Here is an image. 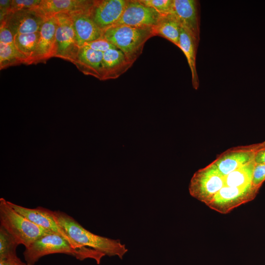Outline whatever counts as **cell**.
<instances>
[{"label":"cell","instance_id":"cell-1","mask_svg":"<svg viewBox=\"0 0 265 265\" xmlns=\"http://www.w3.org/2000/svg\"><path fill=\"white\" fill-rule=\"evenodd\" d=\"M53 216L68 237L81 247L91 248L105 255L110 257L117 256L121 259L128 251L125 245L121 243L119 240L91 233L64 212L53 211Z\"/></svg>","mask_w":265,"mask_h":265},{"label":"cell","instance_id":"cell-2","mask_svg":"<svg viewBox=\"0 0 265 265\" xmlns=\"http://www.w3.org/2000/svg\"><path fill=\"white\" fill-rule=\"evenodd\" d=\"M65 254L72 256L80 261L90 258L97 264L105 255L91 248L84 250L75 249L61 236L55 233L46 234L36 240L23 253L27 265H34L39 260L46 255L53 254Z\"/></svg>","mask_w":265,"mask_h":265},{"label":"cell","instance_id":"cell-3","mask_svg":"<svg viewBox=\"0 0 265 265\" xmlns=\"http://www.w3.org/2000/svg\"><path fill=\"white\" fill-rule=\"evenodd\" d=\"M154 36L153 27L116 25L105 30L103 38L121 50L133 63L141 54L146 42Z\"/></svg>","mask_w":265,"mask_h":265},{"label":"cell","instance_id":"cell-4","mask_svg":"<svg viewBox=\"0 0 265 265\" xmlns=\"http://www.w3.org/2000/svg\"><path fill=\"white\" fill-rule=\"evenodd\" d=\"M0 225L25 248L43 236L52 233L16 212L3 198H0Z\"/></svg>","mask_w":265,"mask_h":265},{"label":"cell","instance_id":"cell-5","mask_svg":"<svg viewBox=\"0 0 265 265\" xmlns=\"http://www.w3.org/2000/svg\"><path fill=\"white\" fill-rule=\"evenodd\" d=\"M225 186V177L212 162L194 173L188 186L190 195L207 205Z\"/></svg>","mask_w":265,"mask_h":265},{"label":"cell","instance_id":"cell-6","mask_svg":"<svg viewBox=\"0 0 265 265\" xmlns=\"http://www.w3.org/2000/svg\"><path fill=\"white\" fill-rule=\"evenodd\" d=\"M259 189L252 184L239 187L225 186L207 205L222 214H227L238 207L253 200Z\"/></svg>","mask_w":265,"mask_h":265},{"label":"cell","instance_id":"cell-7","mask_svg":"<svg viewBox=\"0 0 265 265\" xmlns=\"http://www.w3.org/2000/svg\"><path fill=\"white\" fill-rule=\"evenodd\" d=\"M265 146V141L230 148L219 155L212 162L226 176L233 171L254 160L257 152Z\"/></svg>","mask_w":265,"mask_h":265},{"label":"cell","instance_id":"cell-8","mask_svg":"<svg viewBox=\"0 0 265 265\" xmlns=\"http://www.w3.org/2000/svg\"><path fill=\"white\" fill-rule=\"evenodd\" d=\"M55 16L57 22L55 57L74 64L80 48L77 41L71 15L70 13H61Z\"/></svg>","mask_w":265,"mask_h":265},{"label":"cell","instance_id":"cell-9","mask_svg":"<svg viewBox=\"0 0 265 265\" xmlns=\"http://www.w3.org/2000/svg\"><path fill=\"white\" fill-rule=\"evenodd\" d=\"M7 203L16 212L34 224L64 238L75 249L84 250L89 248L79 246L68 237L54 219L53 211L42 207L27 208L8 201Z\"/></svg>","mask_w":265,"mask_h":265},{"label":"cell","instance_id":"cell-10","mask_svg":"<svg viewBox=\"0 0 265 265\" xmlns=\"http://www.w3.org/2000/svg\"><path fill=\"white\" fill-rule=\"evenodd\" d=\"M46 20L45 17L36 8L10 13L0 23L5 25L14 36L17 34L39 32Z\"/></svg>","mask_w":265,"mask_h":265},{"label":"cell","instance_id":"cell-11","mask_svg":"<svg viewBox=\"0 0 265 265\" xmlns=\"http://www.w3.org/2000/svg\"><path fill=\"white\" fill-rule=\"evenodd\" d=\"M161 15L154 8L141 3L138 0H128L121 18L114 26L154 27Z\"/></svg>","mask_w":265,"mask_h":265},{"label":"cell","instance_id":"cell-12","mask_svg":"<svg viewBox=\"0 0 265 265\" xmlns=\"http://www.w3.org/2000/svg\"><path fill=\"white\" fill-rule=\"evenodd\" d=\"M127 2L128 0H94L89 14L94 22L104 31L119 20Z\"/></svg>","mask_w":265,"mask_h":265},{"label":"cell","instance_id":"cell-13","mask_svg":"<svg viewBox=\"0 0 265 265\" xmlns=\"http://www.w3.org/2000/svg\"><path fill=\"white\" fill-rule=\"evenodd\" d=\"M199 2L196 0H173L171 13L198 42L200 41Z\"/></svg>","mask_w":265,"mask_h":265},{"label":"cell","instance_id":"cell-14","mask_svg":"<svg viewBox=\"0 0 265 265\" xmlns=\"http://www.w3.org/2000/svg\"><path fill=\"white\" fill-rule=\"evenodd\" d=\"M56 26L55 16L47 19L43 23L40 29L37 45L29 64L45 63L50 58L55 57Z\"/></svg>","mask_w":265,"mask_h":265},{"label":"cell","instance_id":"cell-15","mask_svg":"<svg viewBox=\"0 0 265 265\" xmlns=\"http://www.w3.org/2000/svg\"><path fill=\"white\" fill-rule=\"evenodd\" d=\"M90 9L70 13L80 48L86 43L103 38V31L91 19Z\"/></svg>","mask_w":265,"mask_h":265},{"label":"cell","instance_id":"cell-16","mask_svg":"<svg viewBox=\"0 0 265 265\" xmlns=\"http://www.w3.org/2000/svg\"><path fill=\"white\" fill-rule=\"evenodd\" d=\"M132 64L119 49L115 48L106 51L103 53L102 80L118 78Z\"/></svg>","mask_w":265,"mask_h":265},{"label":"cell","instance_id":"cell-17","mask_svg":"<svg viewBox=\"0 0 265 265\" xmlns=\"http://www.w3.org/2000/svg\"><path fill=\"white\" fill-rule=\"evenodd\" d=\"M93 2L89 0H42L37 8L48 19L59 13L89 10Z\"/></svg>","mask_w":265,"mask_h":265},{"label":"cell","instance_id":"cell-18","mask_svg":"<svg viewBox=\"0 0 265 265\" xmlns=\"http://www.w3.org/2000/svg\"><path fill=\"white\" fill-rule=\"evenodd\" d=\"M103 53L84 45L80 48L74 64L83 74L102 80Z\"/></svg>","mask_w":265,"mask_h":265},{"label":"cell","instance_id":"cell-19","mask_svg":"<svg viewBox=\"0 0 265 265\" xmlns=\"http://www.w3.org/2000/svg\"><path fill=\"white\" fill-rule=\"evenodd\" d=\"M198 44L199 42L182 27L179 48L182 50L186 56L191 73L192 84L195 89L198 88L199 83L196 66V53Z\"/></svg>","mask_w":265,"mask_h":265},{"label":"cell","instance_id":"cell-20","mask_svg":"<svg viewBox=\"0 0 265 265\" xmlns=\"http://www.w3.org/2000/svg\"><path fill=\"white\" fill-rule=\"evenodd\" d=\"M182 26L172 13L162 15L153 27L155 36L163 37L179 47Z\"/></svg>","mask_w":265,"mask_h":265},{"label":"cell","instance_id":"cell-21","mask_svg":"<svg viewBox=\"0 0 265 265\" xmlns=\"http://www.w3.org/2000/svg\"><path fill=\"white\" fill-rule=\"evenodd\" d=\"M40 31L29 34H17L14 36L16 49L26 58V65H29L33 57L40 37Z\"/></svg>","mask_w":265,"mask_h":265},{"label":"cell","instance_id":"cell-22","mask_svg":"<svg viewBox=\"0 0 265 265\" xmlns=\"http://www.w3.org/2000/svg\"><path fill=\"white\" fill-rule=\"evenodd\" d=\"M255 165L253 160L225 176V186L239 187L252 184Z\"/></svg>","mask_w":265,"mask_h":265},{"label":"cell","instance_id":"cell-23","mask_svg":"<svg viewBox=\"0 0 265 265\" xmlns=\"http://www.w3.org/2000/svg\"><path fill=\"white\" fill-rule=\"evenodd\" d=\"M26 58L16 49L14 44L0 43V70L11 66L26 63Z\"/></svg>","mask_w":265,"mask_h":265},{"label":"cell","instance_id":"cell-24","mask_svg":"<svg viewBox=\"0 0 265 265\" xmlns=\"http://www.w3.org/2000/svg\"><path fill=\"white\" fill-rule=\"evenodd\" d=\"M19 245L15 238L0 225V260L18 257L16 249Z\"/></svg>","mask_w":265,"mask_h":265},{"label":"cell","instance_id":"cell-25","mask_svg":"<svg viewBox=\"0 0 265 265\" xmlns=\"http://www.w3.org/2000/svg\"><path fill=\"white\" fill-rule=\"evenodd\" d=\"M141 3L154 8L161 15L171 12L173 0H138Z\"/></svg>","mask_w":265,"mask_h":265},{"label":"cell","instance_id":"cell-26","mask_svg":"<svg viewBox=\"0 0 265 265\" xmlns=\"http://www.w3.org/2000/svg\"><path fill=\"white\" fill-rule=\"evenodd\" d=\"M42 0H12L10 13L36 9Z\"/></svg>","mask_w":265,"mask_h":265},{"label":"cell","instance_id":"cell-27","mask_svg":"<svg viewBox=\"0 0 265 265\" xmlns=\"http://www.w3.org/2000/svg\"><path fill=\"white\" fill-rule=\"evenodd\" d=\"M265 181V164L255 163L252 181V186L260 189Z\"/></svg>","mask_w":265,"mask_h":265},{"label":"cell","instance_id":"cell-28","mask_svg":"<svg viewBox=\"0 0 265 265\" xmlns=\"http://www.w3.org/2000/svg\"><path fill=\"white\" fill-rule=\"evenodd\" d=\"M84 45L93 50L102 53H104L109 49L116 48L114 45L103 38L86 43Z\"/></svg>","mask_w":265,"mask_h":265},{"label":"cell","instance_id":"cell-29","mask_svg":"<svg viewBox=\"0 0 265 265\" xmlns=\"http://www.w3.org/2000/svg\"><path fill=\"white\" fill-rule=\"evenodd\" d=\"M12 0H0V21L2 22L9 13Z\"/></svg>","mask_w":265,"mask_h":265},{"label":"cell","instance_id":"cell-30","mask_svg":"<svg viewBox=\"0 0 265 265\" xmlns=\"http://www.w3.org/2000/svg\"><path fill=\"white\" fill-rule=\"evenodd\" d=\"M0 265H27V264L18 257L13 259L0 260Z\"/></svg>","mask_w":265,"mask_h":265},{"label":"cell","instance_id":"cell-31","mask_svg":"<svg viewBox=\"0 0 265 265\" xmlns=\"http://www.w3.org/2000/svg\"><path fill=\"white\" fill-rule=\"evenodd\" d=\"M254 161L257 163L265 164V146L257 152L254 158Z\"/></svg>","mask_w":265,"mask_h":265}]
</instances>
